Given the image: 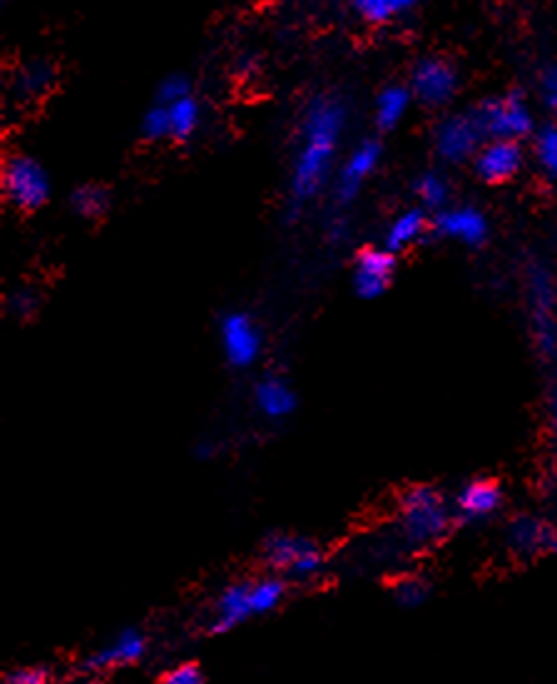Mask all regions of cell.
<instances>
[{"label": "cell", "mask_w": 557, "mask_h": 684, "mask_svg": "<svg viewBox=\"0 0 557 684\" xmlns=\"http://www.w3.org/2000/svg\"><path fill=\"white\" fill-rule=\"evenodd\" d=\"M341 130H344V107L336 100H316L306 112L304 145L294 167L296 199L304 202L324 185Z\"/></svg>", "instance_id": "6da1fadb"}, {"label": "cell", "mask_w": 557, "mask_h": 684, "mask_svg": "<svg viewBox=\"0 0 557 684\" xmlns=\"http://www.w3.org/2000/svg\"><path fill=\"white\" fill-rule=\"evenodd\" d=\"M456 510L431 486H413L398 500V528L411 548H431L448 535Z\"/></svg>", "instance_id": "7a4b0ae2"}, {"label": "cell", "mask_w": 557, "mask_h": 684, "mask_svg": "<svg viewBox=\"0 0 557 684\" xmlns=\"http://www.w3.org/2000/svg\"><path fill=\"white\" fill-rule=\"evenodd\" d=\"M264 563L284 578L309 580L324 570V553L314 540L294 533H274L262 545Z\"/></svg>", "instance_id": "3957f363"}, {"label": "cell", "mask_w": 557, "mask_h": 684, "mask_svg": "<svg viewBox=\"0 0 557 684\" xmlns=\"http://www.w3.org/2000/svg\"><path fill=\"white\" fill-rule=\"evenodd\" d=\"M3 190L18 209L33 212L50 197V180L43 167L23 155L10 157L3 172Z\"/></svg>", "instance_id": "277c9868"}, {"label": "cell", "mask_w": 557, "mask_h": 684, "mask_svg": "<svg viewBox=\"0 0 557 684\" xmlns=\"http://www.w3.org/2000/svg\"><path fill=\"white\" fill-rule=\"evenodd\" d=\"M147 652V637L140 630H122L120 635L112 637L110 642H105L102 647H97L93 655H88L83 660L80 670L85 675H97V672L117 670V667L135 665L145 657Z\"/></svg>", "instance_id": "5b68a950"}, {"label": "cell", "mask_w": 557, "mask_h": 684, "mask_svg": "<svg viewBox=\"0 0 557 684\" xmlns=\"http://www.w3.org/2000/svg\"><path fill=\"white\" fill-rule=\"evenodd\" d=\"M222 346L229 364L247 369L262 354V334L247 314H229L222 321Z\"/></svg>", "instance_id": "8992f818"}, {"label": "cell", "mask_w": 557, "mask_h": 684, "mask_svg": "<svg viewBox=\"0 0 557 684\" xmlns=\"http://www.w3.org/2000/svg\"><path fill=\"white\" fill-rule=\"evenodd\" d=\"M478 122L498 140H515L530 130V112L520 98H505L483 105Z\"/></svg>", "instance_id": "52a82bcc"}, {"label": "cell", "mask_w": 557, "mask_h": 684, "mask_svg": "<svg viewBox=\"0 0 557 684\" xmlns=\"http://www.w3.org/2000/svg\"><path fill=\"white\" fill-rule=\"evenodd\" d=\"M500 505H503V488L488 478H475V481L465 483L461 493L456 495L453 510L465 523H475V520H485L498 513Z\"/></svg>", "instance_id": "ba28073f"}, {"label": "cell", "mask_w": 557, "mask_h": 684, "mask_svg": "<svg viewBox=\"0 0 557 684\" xmlns=\"http://www.w3.org/2000/svg\"><path fill=\"white\" fill-rule=\"evenodd\" d=\"M523 165V152L515 140H495L478 155L475 170L488 185H503L513 180L515 172Z\"/></svg>", "instance_id": "9c48e42d"}, {"label": "cell", "mask_w": 557, "mask_h": 684, "mask_svg": "<svg viewBox=\"0 0 557 684\" xmlns=\"http://www.w3.org/2000/svg\"><path fill=\"white\" fill-rule=\"evenodd\" d=\"M252 617L254 607L252 597H249V583H234L217 597V602H214L209 632L224 635V632H232L234 627L244 625V622L252 620Z\"/></svg>", "instance_id": "30bf717a"}, {"label": "cell", "mask_w": 557, "mask_h": 684, "mask_svg": "<svg viewBox=\"0 0 557 684\" xmlns=\"http://www.w3.org/2000/svg\"><path fill=\"white\" fill-rule=\"evenodd\" d=\"M393 267H396L393 252H386V249H366V252H361L354 277V287L359 296L376 299V296L386 292L393 277Z\"/></svg>", "instance_id": "8fae6325"}, {"label": "cell", "mask_w": 557, "mask_h": 684, "mask_svg": "<svg viewBox=\"0 0 557 684\" xmlns=\"http://www.w3.org/2000/svg\"><path fill=\"white\" fill-rule=\"evenodd\" d=\"M557 538V530L533 515H518L508 528V545L518 555L550 553Z\"/></svg>", "instance_id": "7c38bea8"}, {"label": "cell", "mask_w": 557, "mask_h": 684, "mask_svg": "<svg viewBox=\"0 0 557 684\" xmlns=\"http://www.w3.org/2000/svg\"><path fill=\"white\" fill-rule=\"evenodd\" d=\"M413 90L426 105H441L456 90V75L441 60H423L413 75Z\"/></svg>", "instance_id": "4fadbf2b"}, {"label": "cell", "mask_w": 557, "mask_h": 684, "mask_svg": "<svg viewBox=\"0 0 557 684\" xmlns=\"http://www.w3.org/2000/svg\"><path fill=\"white\" fill-rule=\"evenodd\" d=\"M254 403H257V411L264 418L279 421V418H286L294 413L296 393L279 376H267V379H262L254 386Z\"/></svg>", "instance_id": "5bb4252c"}, {"label": "cell", "mask_w": 557, "mask_h": 684, "mask_svg": "<svg viewBox=\"0 0 557 684\" xmlns=\"http://www.w3.org/2000/svg\"><path fill=\"white\" fill-rule=\"evenodd\" d=\"M480 122L470 120V117H456V120H448L446 125H441L438 130V150L448 160H463L470 152L475 150V142L480 135Z\"/></svg>", "instance_id": "9a60e30c"}, {"label": "cell", "mask_w": 557, "mask_h": 684, "mask_svg": "<svg viewBox=\"0 0 557 684\" xmlns=\"http://www.w3.org/2000/svg\"><path fill=\"white\" fill-rule=\"evenodd\" d=\"M378 155H381V147L371 140L356 147L354 155H351L349 162H346L344 175H341V182H339V195L344 202H349V199H354L356 195H359L364 180L371 175L373 167H376Z\"/></svg>", "instance_id": "2e32d148"}, {"label": "cell", "mask_w": 557, "mask_h": 684, "mask_svg": "<svg viewBox=\"0 0 557 684\" xmlns=\"http://www.w3.org/2000/svg\"><path fill=\"white\" fill-rule=\"evenodd\" d=\"M436 227L448 237L463 239V242L478 244L485 237V222L473 209H453L438 217Z\"/></svg>", "instance_id": "e0dca14e"}, {"label": "cell", "mask_w": 557, "mask_h": 684, "mask_svg": "<svg viewBox=\"0 0 557 684\" xmlns=\"http://www.w3.org/2000/svg\"><path fill=\"white\" fill-rule=\"evenodd\" d=\"M286 595V583L279 575H267V578H257L249 583V597H252L254 617L257 615H269L272 610H277Z\"/></svg>", "instance_id": "ac0fdd59"}, {"label": "cell", "mask_w": 557, "mask_h": 684, "mask_svg": "<svg viewBox=\"0 0 557 684\" xmlns=\"http://www.w3.org/2000/svg\"><path fill=\"white\" fill-rule=\"evenodd\" d=\"M423 229H426V217H423L418 209L401 214V217L391 224V229H388V234H386L388 252H401V249H406L408 244H413L418 237H421Z\"/></svg>", "instance_id": "d6986e66"}, {"label": "cell", "mask_w": 557, "mask_h": 684, "mask_svg": "<svg viewBox=\"0 0 557 684\" xmlns=\"http://www.w3.org/2000/svg\"><path fill=\"white\" fill-rule=\"evenodd\" d=\"M408 110V90L403 88H386L378 95L376 105V122L383 130H391L401 122V117Z\"/></svg>", "instance_id": "ffe728a7"}, {"label": "cell", "mask_w": 557, "mask_h": 684, "mask_svg": "<svg viewBox=\"0 0 557 684\" xmlns=\"http://www.w3.org/2000/svg\"><path fill=\"white\" fill-rule=\"evenodd\" d=\"M391 592L401 607H418L428 600L431 587H428L426 580L418 578V575H403V578H398L393 583Z\"/></svg>", "instance_id": "44dd1931"}, {"label": "cell", "mask_w": 557, "mask_h": 684, "mask_svg": "<svg viewBox=\"0 0 557 684\" xmlns=\"http://www.w3.org/2000/svg\"><path fill=\"white\" fill-rule=\"evenodd\" d=\"M167 107H170L172 135H175L177 140H185V137L192 135L194 127H197V122H199L197 102H194L192 98H182Z\"/></svg>", "instance_id": "7402d4cb"}, {"label": "cell", "mask_w": 557, "mask_h": 684, "mask_svg": "<svg viewBox=\"0 0 557 684\" xmlns=\"http://www.w3.org/2000/svg\"><path fill=\"white\" fill-rule=\"evenodd\" d=\"M73 207L83 217H97V214H102L107 209V195L95 185L80 187L73 195Z\"/></svg>", "instance_id": "603a6c76"}, {"label": "cell", "mask_w": 557, "mask_h": 684, "mask_svg": "<svg viewBox=\"0 0 557 684\" xmlns=\"http://www.w3.org/2000/svg\"><path fill=\"white\" fill-rule=\"evenodd\" d=\"M142 130L150 140H160V137L172 135V120H170V107L157 105L147 112L145 122H142Z\"/></svg>", "instance_id": "cb8c5ba5"}, {"label": "cell", "mask_w": 557, "mask_h": 684, "mask_svg": "<svg viewBox=\"0 0 557 684\" xmlns=\"http://www.w3.org/2000/svg\"><path fill=\"white\" fill-rule=\"evenodd\" d=\"M160 684H204V675L194 662H182V665L167 670Z\"/></svg>", "instance_id": "d4e9b609"}, {"label": "cell", "mask_w": 557, "mask_h": 684, "mask_svg": "<svg viewBox=\"0 0 557 684\" xmlns=\"http://www.w3.org/2000/svg\"><path fill=\"white\" fill-rule=\"evenodd\" d=\"M538 155H540V162L545 165V170L555 172L557 175V130L555 127H550V130H545L543 135H540Z\"/></svg>", "instance_id": "484cf974"}, {"label": "cell", "mask_w": 557, "mask_h": 684, "mask_svg": "<svg viewBox=\"0 0 557 684\" xmlns=\"http://www.w3.org/2000/svg\"><path fill=\"white\" fill-rule=\"evenodd\" d=\"M354 5L364 18L373 20V23H381V20H386L396 10L393 8V0H354Z\"/></svg>", "instance_id": "4316f807"}, {"label": "cell", "mask_w": 557, "mask_h": 684, "mask_svg": "<svg viewBox=\"0 0 557 684\" xmlns=\"http://www.w3.org/2000/svg\"><path fill=\"white\" fill-rule=\"evenodd\" d=\"M418 195H421V199L428 207H438V204L446 199V185H443L436 175H428L423 177L421 185H418Z\"/></svg>", "instance_id": "83f0119b"}, {"label": "cell", "mask_w": 557, "mask_h": 684, "mask_svg": "<svg viewBox=\"0 0 557 684\" xmlns=\"http://www.w3.org/2000/svg\"><path fill=\"white\" fill-rule=\"evenodd\" d=\"M3 684H50V677L48 672L38 670V667H25V670L10 672Z\"/></svg>", "instance_id": "f1b7e54d"}, {"label": "cell", "mask_w": 557, "mask_h": 684, "mask_svg": "<svg viewBox=\"0 0 557 684\" xmlns=\"http://www.w3.org/2000/svg\"><path fill=\"white\" fill-rule=\"evenodd\" d=\"M160 98L162 102H167V105H172V102L182 100V98H189V85L185 78H170L162 83L160 88Z\"/></svg>", "instance_id": "f546056e"}, {"label": "cell", "mask_w": 557, "mask_h": 684, "mask_svg": "<svg viewBox=\"0 0 557 684\" xmlns=\"http://www.w3.org/2000/svg\"><path fill=\"white\" fill-rule=\"evenodd\" d=\"M545 100L553 110H557V68H550L545 75Z\"/></svg>", "instance_id": "4dcf8cb0"}, {"label": "cell", "mask_w": 557, "mask_h": 684, "mask_svg": "<svg viewBox=\"0 0 557 684\" xmlns=\"http://www.w3.org/2000/svg\"><path fill=\"white\" fill-rule=\"evenodd\" d=\"M413 3H418V0H393V8L403 10V8H408V5H413Z\"/></svg>", "instance_id": "1f68e13d"}, {"label": "cell", "mask_w": 557, "mask_h": 684, "mask_svg": "<svg viewBox=\"0 0 557 684\" xmlns=\"http://www.w3.org/2000/svg\"><path fill=\"white\" fill-rule=\"evenodd\" d=\"M555 423H557V398H555Z\"/></svg>", "instance_id": "d6a6232c"}]
</instances>
